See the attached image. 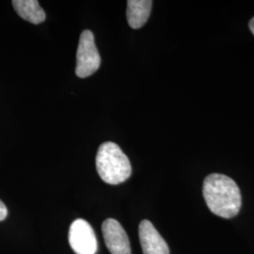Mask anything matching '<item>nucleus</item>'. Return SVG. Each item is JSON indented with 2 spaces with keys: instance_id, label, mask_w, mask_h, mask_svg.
Masks as SVG:
<instances>
[{
  "instance_id": "423d86ee",
  "label": "nucleus",
  "mask_w": 254,
  "mask_h": 254,
  "mask_svg": "<svg viewBox=\"0 0 254 254\" xmlns=\"http://www.w3.org/2000/svg\"><path fill=\"white\" fill-rule=\"evenodd\" d=\"M138 236L143 254H170L168 244L151 221L145 219L139 223Z\"/></svg>"
},
{
  "instance_id": "f03ea898",
  "label": "nucleus",
  "mask_w": 254,
  "mask_h": 254,
  "mask_svg": "<svg viewBox=\"0 0 254 254\" xmlns=\"http://www.w3.org/2000/svg\"><path fill=\"white\" fill-rule=\"evenodd\" d=\"M96 169L101 179L109 185L127 181L132 173L130 161L122 149L114 142L101 144L96 154Z\"/></svg>"
},
{
  "instance_id": "39448f33",
  "label": "nucleus",
  "mask_w": 254,
  "mask_h": 254,
  "mask_svg": "<svg viewBox=\"0 0 254 254\" xmlns=\"http://www.w3.org/2000/svg\"><path fill=\"white\" fill-rule=\"evenodd\" d=\"M105 243L111 254H131L127 232L114 218H108L102 224Z\"/></svg>"
},
{
  "instance_id": "7ed1b4c3",
  "label": "nucleus",
  "mask_w": 254,
  "mask_h": 254,
  "mask_svg": "<svg viewBox=\"0 0 254 254\" xmlns=\"http://www.w3.org/2000/svg\"><path fill=\"white\" fill-rule=\"evenodd\" d=\"M100 64V54L95 46L94 35L91 30H84L76 52L75 73L80 78L88 77L99 69Z\"/></svg>"
},
{
  "instance_id": "0eeeda50",
  "label": "nucleus",
  "mask_w": 254,
  "mask_h": 254,
  "mask_svg": "<svg viewBox=\"0 0 254 254\" xmlns=\"http://www.w3.org/2000/svg\"><path fill=\"white\" fill-rule=\"evenodd\" d=\"M153 7L151 0L127 1V16L129 26L137 29L143 27L148 21Z\"/></svg>"
},
{
  "instance_id": "1a4fd4ad",
  "label": "nucleus",
  "mask_w": 254,
  "mask_h": 254,
  "mask_svg": "<svg viewBox=\"0 0 254 254\" xmlns=\"http://www.w3.org/2000/svg\"><path fill=\"white\" fill-rule=\"evenodd\" d=\"M7 215H8V210L6 205L0 200V221L4 220L5 218H7Z\"/></svg>"
},
{
  "instance_id": "f257e3e1",
  "label": "nucleus",
  "mask_w": 254,
  "mask_h": 254,
  "mask_svg": "<svg viewBox=\"0 0 254 254\" xmlns=\"http://www.w3.org/2000/svg\"><path fill=\"white\" fill-rule=\"evenodd\" d=\"M202 193L209 210L220 218L236 217L241 208V193L236 182L224 174L213 173L203 182Z\"/></svg>"
},
{
  "instance_id": "9d476101",
  "label": "nucleus",
  "mask_w": 254,
  "mask_h": 254,
  "mask_svg": "<svg viewBox=\"0 0 254 254\" xmlns=\"http://www.w3.org/2000/svg\"><path fill=\"white\" fill-rule=\"evenodd\" d=\"M250 29H251V31L253 32V34L254 35V17L250 22Z\"/></svg>"
},
{
  "instance_id": "20e7f679",
  "label": "nucleus",
  "mask_w": 254,
  "mask_h": 254,
  "mask_svg": "<svg viewBox=\"0 0 254 254\" xmlns=\"http://www.w3.org/2000/svg\"><path fill=\"white\" fill-rule=\"evenodd\" d=\"M69 243L76 254H95L97 240L90 223L84 219L74 220L70 226Z\"/></svg>"
},
{
  "instance_id": "6e6552de",
  "label": "nucleus",
  "mask_w": 254,
  "mask_h": 254,
  "mask_svg": "<svg viewBox=\"0 0 254 254\" xmlns=\"http://www.w3.org/2000/svg\"><path fill=\"white\" fill-rule=\"evenodd\" d=\"M12 6L20 17L32 24H41L46 20V12L37 0H13Z\"/></svg>"
}]
</instances>
